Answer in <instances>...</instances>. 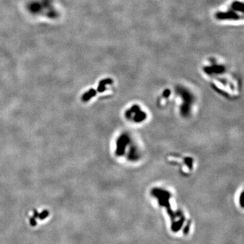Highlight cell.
Masks as SVG:
<instances>
[{
  "label": "cell",
  "instance_id": "1",
  "mask_svg": "<svg viewBox=\"0 0 244 244\" xmlns=\"http://www.w3.org/2000/svg\"><path fill=\"white\" fill-rule=\"evenodd\" d=\"M95 94H96V92H95L94 89H90V90H89V92H86L85 94H84L83 100L84 101H87L89 99H90L91 97H93Z\"/></svg>",
  "mask_w": 244,
  "mask_h": 244
}]
</instances>
